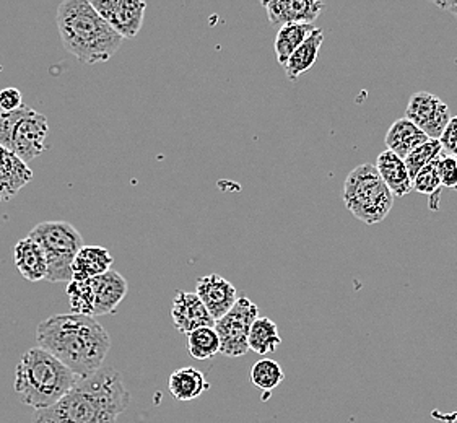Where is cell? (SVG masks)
Returning <instances> with one entry per match:
<instances>
[{
    "mask_svg": "<svg viewBox=\"0 0 457 423\" xmlns=\"http://www.w3.org/2000/svg\"><path fill=\"white\" fill-rule=\"evenodd\" d=\"M187 350L193 355V359H213L220 352L219 332L215 331V326L199 328L187 334Z\"/></svg>",
    "mask_w": 457,
    "mask_h": 423,
    "instance_id": "cell-24",
    "label": "cell"
},
{
    "mask_svg": "<svg viewBox=\"0 0 457 423\" xmlns=\"http://www.w3.org/2000/svg\"><path fill=\"white\" fill-rule=\"evenodd\" d=\"M316 28L318 27H314V23H288L280 27L274 45L278 64H287L290 55L302 46Z\"/></svg>",
    "mask_w": 457,
    "mask_h": 423,
    "instance_id": "cell-22",
    "label": "cell"
},
{
    "mask_svg": "<svg viewBox=\"0 0 457 423\" xmlns=\"http://www.w3.org/2000/svg\"><path fill=\"white\" fill-rule=\"evenodd\" d=\"M269 21L275 27L288 23H312L322 12L320 0H261Z\"/></svg>",
    "mask_w": 457,
    "mask_h": 423,
    "instance_id": "cell-13",
    "label": "cell"
},
{
    "mask_svg": "<svg viewBox=\"0 0 457 423\" xmlns=\"http://www.w3.org/2000/svg\"><path fill=\"white\" fill-rule=\"evenodd\" d=\"M282 344V337L278 334V326L269 318H257L251 326L249 332V350L257 355L274 353Z\"/></svg>",
    "mask_w": 457,
    "mask_h": 423,
    "instance_id": "cell-23",
    "label": "cell"
},
{
    "mask_svg": "<svg viewBox=\"0 0 457 423\" xmlns=\"http://www.w3.org/2000/svg\"><path fill=\"white\" fill-rule=\"evenodd\" d=\"M430 2L433 5H436L438 9L448 10L457 0H430Z\"/></svg>",
    "mask_w": 457,
    "mask_h": 423,
    "instance_id": "cell-32",
    "label": "cell"
},
{
    "mask_svg": "<svg viewBox=\"0 0 457 423\" xmlns=\"http://www.w3.org/2000/svg\"><path fill=\"white\" fill-rule=\"evenodd\" d=\"M65 294L69 298L72 313L93 316L95 292L90 280H71L65 286Z\"/></svg>",
    "mask_w": 457,
    "mask_h": 423,
    "instance_id": "cell-26",
    "label": "cell"
},
{
    "mask_svg": "<svg viewBox=\"0 0 457 423\" xmlns=\"http://www.w3.org/2000/svg\"><path fill=\"white\" fill-rule=\"evenodd\" d=\"M80 377L41 347L25 352L15 371L13 389L23 404L43 411L57 404Z\"/></svg>",
    "mask_w": 457,
    "mask_h": 423,
    "instance_id": "cell-4",
    "label": "cell"
},
{
    "mask_svg": "<svg viewBox=\"0 0 457 423\" xmlns=\"http://www.w3.org/2000/svg\"><path fill=\"white\" fill-rule=\"evenodd\" d=\"M29 236L41 245L47 258V282H71L73 261L83 248L82 235L69 221L37 223Z\"/></svg>",
    "mask_w": 457,
    "mask_h": 423,
    "instance_id": "cell-6",
    "label": "cell"
},
{
    "mask_svg": "<svg viewBox=\"0 0 457 423\" xmlns=\"http://www.w3.org/2000/svg\"><path fill=\"white\" fill-rule=\"evenodd\" d=\"M441 155H443V145H441L439 138H428L423 145L415 148L403 160H405V165L409 168L411 178H413L420 171L421 168L430 165L433 160H436Z\"/></svg>",
    "mask_w": 457,
    "mask_h": 423,
    "instance_id": "cell-27",
    "label": "cell"
},
{
    "mask_svg": "<svg viewBox=\"0 0 457 423\" xmlns=\"http://www.w3.org/2000/svg\"><path fill=\"white\" fill-rule=\"evenodd\" d=\"M23 106V95L19 88L9 87L0 92V111L10 112V111L20 110Z\"/></svg>",
    "mask_w": 457,
    "mask_h": 423,
    "instance_id": "cell-30",
    "label": "cell"
},
{
    "mask_svg": "<svg viewBox=\"0 0 457 423\" xmlns=\"http://www.w3.org/2000/svg\"><path fill=\"white\" fill-rule=\"evenodd\" d=\"M438 162L439 157L433 160L430 165L421 168L420 171L413 176V191L430 195L431 203H435V199L438 201L439 191L443 187L441 176H439Z\"/></svg>",
    "mask_w": 457,
    "mask_h": 423,
    "instance_id": "cell-28",
    "label": "cell"
},
{
    "mask_svg": "<svg viewBox=\"0 0 457 423\" xmlns=\"http://www.w3.org/2000/svg\"><path fill=\"white\" fill-rule=\"evenodd\" d=\"M284 379V369L272 359L259 360L251 369V383L264 393L274 391L275 387L282 385Z\"/></svg>",
    "mask_w": 457,
    "mask_h": 423,
    "instance_id": "cell-25",
    "label": "cell"
},
{
    "mask_svg": "<svg viewBox=\"0 0 457 423\" xmlns=\"http://www.w3.org/2000/svg\"><path fill=\"white\" fill-rule=\"evenodd\" d=\"M405 118L417 124L430 138H439L451 120L449 108L439 96L428 92L413 93Z\"/></svg>",
    "mask_w": 457,
    "mask_h": 423,
    "instance_id": "cell-9",
    "label": "cell"
},
{
    "mask_svg": "<svg viewBox=\"0 0 457 423\" xmlns=\"http://www.w3.org/2000/svg\"><path fill=\"white\" fill-rule=\"evenodd\" d=\"M428 138L430 137L417 124H413L407 118H403L391 124L386 134V147L397 153L399 157L405 158L415 148L423 145Z\"/></svg>",
    "mask_w": 457,
    "mask_h": 423,
    "instance_id": "cell-18",
    "label": "cell"
},
{
    "mask_svg": "<svg viewBox=\"0 0 457 423\" xmlns=\"http://www.w3.org/2000/svg\"><path fill=\"white\" fill-rule=\"evenodd\" d=\"M342 197L355 219L366 225H378L389 215L395 195L386 186L376 166L363 163L348 173Z\"/></svg>",
    "mask_w": 457,
    "mask_h": 423,
    "instance_id": "cell-5",
    "label": "cell"
},
{
    "mask_svg": "<svg viewBox=\"0 0 457 423\" xmlns=\"http://www.w3.org/2000/svg\"><path fill=\"white\" fill-rule=\"evenodd\" d=\"M259 318V308L247 296H239L238 302L223 318L215 321L219 332L220 353L227 357H243L249 352V332L253 322Z\"/></svg>",
    "mask_w": 457,
    "mask_h": 423,
    "instance_id": "cell-8",
    "label": "cell"
},
{
    "mask_svg": "<svg viewBox=\"0 0 457 423\" xmlns=\"http://www.w3.org/2000/svg\"><path fill=\"white\" fill-rule=\"evenodd\" d=\"M103 19L114 28L120 37H136L145 19V0H90Z\"/></svg>",
    "mask_w": 457,
    "mask_h": 423,
    "instance_id": "cell-10",
    "label": "cell"
},
{
    "mask_svg": "<svg viewBox=\"0 0 457 423\" xmlns=\"http://www.w3.org/2000/svg\"><path fill=\"white\" fill-rule=\"evenodd\" d=\"M211 387L204 373L194 367L176 369L168 377V389L179 402H187L201 397Z\"/></svg>",
    "mask_w": 457,
    "mask_h": 423,
    "instance_id": "cell-19",
    "label": "cell"
},
{
    "mask_svg": "<svg viewBox=\"0 0 457 423\" xmlns=\"http://www.w3.org/2000/svg\"><path fill=\"white\" fill-rule=\"evenodd\" d=\"M114 259L103 246H83L73 261L72 280H90L111 270Z\"/></svg>",
    "mask_w": 457,
    "mask_h": 423,
    "instance_id": "cell-20",
    "label": "cell"
},
{
    "mask_svg": "<svg viewBox=\"0 0 457 423\" xmlns=\"http://www.w3.org/2000/svg\"><path fill=\"white\" fill-rule=\"evenodd\" d=\"M376 170L383 178L386 186L391 189L395 197H403L413 191V178L409 168L405 165V160L394 153L391 150H385L378 155Z\"/></svg>",
    "mask_w": 457,
    "mask_h": 423,
    "instance_id": "cell-17",
    "label": "cell"
},
{
    "mask_svg": "<svg viewBox=\"0 0 457 423\" xmlns=\"http://www.w3.org/2000/svg\"><path fill=\"white\" fill-rule=\"evenodd\" d=\"M13 262L21 277L28 282L46 280L47 258L45 249L31 236L20 239L13 246Z\"/></svg>",
    "mask_w": 457,
    "mask_h": 423,
    "instance_id": "cell-16",
    "label": "cell"
},
{
    "mask_svg": "<svg viewBox=\"0 0 457 423\" xmlns=\"http://www.w3.org/2000/svg\"><path fill=\"white\" fill-rule=\"evenodd\" d=\"M49 122L45 114L21 106L20 110L0 111V145L29 163L46 150Z\"/></svg>",
    "mask_w": 457,
    "mask_h": 423,
    "instance_id": "cell-7",
    "label": "cell"
},
{
    "mask_svg": "<svg viewBox=\"0 0 457 423\" xmlns=\"http://www.w3.org/2000/svg\"><path fill=\"white\" fill-rule=\"evenodd\" d=\"M171 319H173L176 331L181 334H191L199 328L215 326V319L212 318L205 304L202 303L199 294L191 292H176L173 306H171Z\"/></svg>",
    "mask_w": 457,
    "mask_h": 423,
    "instance_id": "cell-12",
    "label": "cell"
},
{
    "mask_svg": "<svg viewBox=\"0 0 457 423\" xmlns=\"http://www.w3.org/2000/svg\"><path fill=\"white\" fill-rule=\"evenodd\" d=\"M33 179L27 162L0 145V203L13 199Z\"/></svg>",
    "mask_w": 457,
    "mask_h": 423,
    "instance_id": "cell-15",
    "label": "cell"
},
{
    "mask_svg": "<svg viewBox=\"0 0 457 423\" xmlns=\"http://www.w3.org/2000/svg\"><path fill=\"white\" fill-rule=\"evenodd\" d=\"M195 294H199L215 321L228 313L239 298L235 286L219 274L201 277L195 286Z\"/></svg>",
    "mask_w": 457,
    "mask_h": 423,
    "instance_id": "cell-11",
    "label": "cell"
},
{
    "mask_svg": "<svg viewBox=\"0 0 457 423\" xmlns=\"http://www.w3.org/2000/svg\"><path fill=\"white\" fill-rule=\"evenodd\" d=\"M324 41V31L322 28H316L310 37L298 47L288 59V62L284 65L285 72L288 80H298L303 74H306L316 61L320 59V46Z\"/></svg>",
    "mask_w": 457,
    "mask_h": 423,
    "instance_id": "cell-21",
    "label": "cell"
},
{
    "mask_svg": "<svg viewBox=\"0 0 457 423\" xmlns=\"http://www.w3.org/2000/svg\"><path fill=\"white\" fill-rule=\"evenodd\" d=\"M130 404L122 375L103 367L79 383L57 404L35 411L31 423H118Z\"/></svg>",
    "mask_w": 457,
    "mask_h": 423,
    "instance_id": "cell-1",
    "label": "cell"
},
{
    "mask_svg": "<svg viewBox=\"0 0 457 423\" xmlns=\"http://www.w3.org/2000/svg\"><path fill=\"white\" fill-rule=\"evenodd\" d=\"M95 292V311L93 316L116 313L120 302L129 292L128 280L116 270L90 278Z\"/></svg>",
    "mask_w": 457,
    "mask_h": 423,
    "instance_id": "cell-14",
    "label": "cell"
},
{
    "mask_svg": "<svg viewBox=\"0 0 457 423\" xmlns=\"http://www.w3.org/2000/svg\"><path fill=\"white\" fill-rule=\"evenodd\" d=\"M55 23L65 51L82 64L108 62L124 41L90 0H62L57 7Z\"/></svg>",
    "mask_w": 457,
    "mask_h": 423,
    "instance_id": "cell-3",
    "label": "cell"
},
{
    "mask_svg": "<svg viewBox=\"0 0 457 423\" xmlns=\"http://www.w3.org/2000/svg\"><path fill=\"white\" fill-rule=\"evenodd\" d=\"M439 176H441V185L446 189H457V157L448 155L443 152L438 162Z\"/></svg>",
    "mask_w": 457,
    "mask_h": 423,
    "instance_id": "cell-29",
    "label": "cell"
},
{
    "mask_svg": "<svg viewBox=\"0 0 457 423\" xmlns=\"http://www.w3.org/2000/svg\"><path fill=\"white\" fill-rule=\"evenodd\" d=\"M439 142L443 145L445 153L457 157V116L451 118L443 136L439 137Z\"/></svg>",
    "mask_w": 457,
    "mask_h": 423,
    "instance_id": "cell-31",
    "label": "cell"
},
{
    "mask_svg": "<svg viewBox=\"0 0 457 423\" xmlns=\"http://www.w3.org/2000/svg\"><path fill=\"white\" fill-rule=\"evenodd\" d=\"M37 344L75 375L88 377L103 369L111 337L95 316L54 314L37 324Z\"/></svg>",
    "mask_w": 457,
    "mask_h": 423,
    "instance_id": "cell-2",
    "label": "cell"
},
{
    "mask_svg": "<svg viewBox=\"0 0 457 423\" xmlns=\"http://www.w3.org/2000/svg\"><path fill=\"white\" fill-rule=\"evenodd\" d=\"M448 12L457 20V2H454V4L449 7Z\"/></svg>",
    "mask_w": 457,
    "mask_h": 423,
    "instance_id": "cell-33",
    "label": "cell"
}]
</instances>
